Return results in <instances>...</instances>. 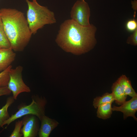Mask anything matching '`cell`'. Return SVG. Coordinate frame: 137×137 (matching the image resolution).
Returning a JSON list of instances; mask_svg holds the SVG:
<instances>
[{
  "label": "cell",
  "mask_w": 137,
  "mask_h": 137,
  "mask_svg": "<svg viewBox=\"0 0 137 137\" xmlns=\"http://www.w3.org/2000/svg\"><path fill=\"white\" fill-rule=\"evenodd\" d=\"M112 102L102 104L97 107V117L99 118L106 119L110 118L112 113Z\"/></svg>",
  "instance_id": "obj_13"
},
{
  "label": "cell",
  "mask_w": 137,
  "mask_h": 137,
  "mask_svg": "<svg viewBox=\"0 0 137 137\" xmlns=\"http://www.w3.org/2000/svg\"><path fill=\"white\" fill-rule=\"evenodd\" d=\"M112 110L113 111H120L123 113L124 120L128 117L131 116L137 121V118L135 114L137 111V96L132 97L131 99L126 101L119 107L113 106Z\"/></svg>",
  "instance_id": "obj_8"
},
{
  "label": "cell",
  "mask_w": 137,
  "mask_h": 137,
  "mask_svg": "<svg viewBox=\"0 0 137 137\" xmlns=\"http://www.w3.org/2000/svg\"><path fill=\"white\" fill-rule=\"evenodd\" d=\"M32 102L30 104L20 106L18 108V111L5 122L4 126L7 125L5 128L15 120L27 115H34L40 120L42 117L45 115V106L47 100L44 97H39L38 96H33L32 97Z\"/></svg>",
  "instance_id": "obj_4"
},
{
  "label": "cell",
  "mask_w": 137,
  "mask_h": 137,
  "mask_svg": "<svg viewBox=\"0 0 137 137\" xmlns=\"http://www.w3.org/2000/svg\"><path fill=\"white\" fill-rule=\"evenodd\" d=\"M115 101V98L113 93H106L101 96H98L95 98L93 101V105L96 109L100 105L107 102H112Z\"/></svg>",
  "instance_id": "obj_15"
},
{
  "label": "cell",
  "mask_w": 137,
  "mask_h": 137,
  "mask_svg": "<svg viewBox=\"0 0 137 137\" xmlns=\"http://www.w3.org/2000/svg\"><path fill=\"white\" fill-rule=\"evenodd\" d=\"M23 67L19 65L15 68L10 69L9 72V80L8 87L12 92L13 97L16 100L20 93L23 92H30V88L24 82L22 75Z\"/></svg>",
  "instance_id": "obj_5"
},
{
  "label": "cell",
  "mask_w": 137,
  "mask_h": 137,
  "mask_svg": "<svg viewBox=\"0 0 137 137\" xmlns=\"http://www.w3.org/2000/svg\"><path fill=\"white\" fill-rule=\"evenodd\" d=\"M22 120H19L15 123L14 128L10 137H21L23 134L21 132V128L22 126Z\"/></svg>",
  "instance_id": "obj_18"
},
{
  "label": "cell",
  "mask_w": 137,
  "mask_h": 137,
  "mask_svg": "<svg viewBox=\"0 0 137 137\" xmlns=\"http://www.w3.org/2000/svg\"><path fill=\"white\" fill-rule=\"evenodd\" d=\"M40 121L41 126L38 133L39 137H49L51 132L59 124L57 121L45 115L42 117Z\"/></svg>",
  "instance_id": "obj_9"
},
{
  "label": "cell",
  "mask_w": 137,
  "mask_h": 137,
  "mask_svg": "<svg viewBox=\"0 0 137 137\" xmlns=\"http://www.w3.org/2000/svg\"><path fill=\"white\" fill-rule=\"evenodd\" d=\"M23 128L21 132L24 137H35L38 134L39 126L38 119L35 115L28 114L24 116Z\"/></svg>",
  "instance_id": "obj_7"
},
{
  "label": "cell",
  "mask_w": 137,
  "mask_h": 137,
  "mask_svg": "<svg viewBox=\"0 0 137 137\" xmlns=\"http://www.w3.org/2000/svg\"><path fill=\"white\" fill-rule=\"evenodd\" d=\"M111 89L115 102L118 105H121L126 101L127 95L117 81L113 84Z\"/></svg>",
  "instance_id": "obj_11"
},
{
  "label": "cell",
  "mask_w": 137,
  "mask_h": 137,
  "mask_svg": "<svg viewBox=\"0 0 137 137\" xmlns=\"http://www.w3.org/2000/svg\"><path fill=\"white\" fill-rule=\"evenodd\" d=\"M90 12L87 3L82 0L77 1L72 8L70 12L71 19L79 24L88 26L89 22Z\"/></svg>",
  "instance_id": "obj_6"
},
{
  "label": "cell",
  "mask_w": 137,
  "mask_h": 137,
  "mask_svg": "<svg viewBox=\"0 0 137 137\" xmlns=\"http://www.w3.org/2000/svg\"><path fill=\"white\" fill-rule=\"evenodd\" d=\"M134 13L133 19L128 21L126 24V29L130 32L134 31L137 29V22L134 19L135 13Z\"/></svg>",
  "instance_id": "obj_19"
},
{
  "label": "cell",
  "mask_w": 137,
  "mask_h": 137,
  "mask_svg": "<svg viewBox=\"0 0 137 137\" xmlns=\"http://www.w3.org/2000/svg\"><path fill=\"white\" fill-rule=\"evenodd\" d=\"M96 30L92 24L84 26L71 19L67 20L60 25L56 41L66 52L81 54L88 52L95 45Z\"/></svg>",
  "instance_id": "obj_1"
},
{
  "label": "cell",
  "mask_w": 137,
  "mask_h": 137,
  "mask_svg": "<svg viewBox=\"0 0 137 137\" xmlns=\"http://www.w3.org/2000/svg\"><path fill=\"white\" fill-rule=\"evenodd\" d=\"M0 47L11 48L10 43L5 32L2 19L0 15Z\"/></svg>",
  "instance_id": "obj_16"
},
{
  "label": "cell",
  "mask_w": 137,
  "mask_h": 137,
  "mask_svg": "<svg viewBox=\"0 0 137 137\" xmlns=\"http://www.w3.org/2000/svg\"><path fill=\"white\" fill-rule=\"evenodd\" d=\"M0 48H1V47H0Z\"/></svg>",
  "instance_id": "obj_23"
},
{
  "label": "cell",
  "mask_w": 137,
  "mask_h": 137,
  "mask_svg": "<svg viewBox=\"0 0 137 137\" xmlns=\"http://www.w3.org/2000/svg\"><path fill=\"white\" fill-rule=\"evenodd\" d=\"M11 92L7 86L0 88V96L10 95Z\"/></svg>",
  "instance_id": "obj_21"
},
{
  "label": "cell",
  "mask_w": 137,
  "mask_h": 137,
  "mask_svg": "<svg viewBox=\"0 0 137 137\" xmlns=\"http://www.w3.org/2000/svg\"><path fill=\"white\" fill-rule=\"evenodd\" d=\"M127 42L128 44L136 46L137 45V29H136L128 38Z\"/></svg>",
  "instance_id": "obj_20"
},
{
  "label": "cell",
  "mask_w": 137,
  "mask_h": 137,
  "mask_svg": "<svg viewBox=\"0 0 137 137\" xmlns=\"http://www.w3.org/2000/svg\"><path fill=\"white\" fill-rule=\"evenodd\" d=\"M13 96H10L7 98L6 104L0 109V127H3L4 124L8 119L10 116L8 112V107L14 101Z\"/></svg>",
  "instance_id": "obj_14"
},
{
  "label": "cell",
  "mask_w": 137,
  "mask_h": 137,
  "mask_svg": "<svg viewBox=\"0 0 137 137\" xmlns=\"http://www.w3.org/2000/svg\"><path fill=\"white\" fill-rule=\"evenodd\" d=\"M16 55L11 48H0V72L11 65Z\"/></svg>",
  "instance_id": "obj_10"
},
{
  "label": "cell",
  "mask_w": 137,
  "mask_h": 137,
  "mask_svg": "<svg viewBox=\"0 0 137 137\" xmlns=\"http://www.w3.org/2000/svg\"><path fill=\"white\" fill-rule=\"evenodd\" d=\"M117 81L127 95L132 97L137 96V94L132 88L130 81L125 75H122Z\"/></svg>",
  "instance_id": "obj_12"
},
{
  "label": "cell",
  "mask_w": 137,
  "mask_h": 137,
  "mask_svg": "<svg viewBox=\"0 0 137 137\" xmlns=\"http://www.w3.org/2000/svg\"><path fill=\"white\" fill-rule=\"evenodd\" d=\"M82 0V1H84V0Z\"/></svg>",
  "instance_id": "obj_22"
},
{
  "label": "cell",
  "mask_w": 137,
  "mask_h": 137,
  "mask_svg": "<svg viewBox=\"0 0 137 137\" xmlns=\"http://www.w3.org/2000/svg\"><path fill=\"white\" fill-rule=\"evenodd\" d=\"M25 0L28 7L27 20L32 34H36L45 25L56 23L54 13L47 7L40 5L36 0Z\"/></svg>",
  "instance_id": "obj_3"
},
{
  "label": "cell",
  "mask_w": 137,
  "mask_h": 137,
  "mask_svg": "<svg viewBox=\"0 0 137 137\" xmlns=\"http://www.w3.org/2000/svg\"><path fill=\"white\" fill-rule=\"evenodd\" d=\"M12 67L11 65L0 72V88L7 86L9 80V72Z\"/></svg>",
  "instance_id": "obj_17"
},
{
  "label": "cell",
  "mask_w": 137,
  "mask_h": 137,
  "mask_svg": "<svg viewBox=\"0 0 137 137\" xmlns=\"http://www.w3.org/2000/svg\"><path fill=\"white\" fill-rule=\"evenodd\" d=\"M0 15L11 48L23 51L32 35L24 13L15 9L5 8L0 9Z\"/></svg>",
  "instance_id": "obj_2"
}]
</instances>
